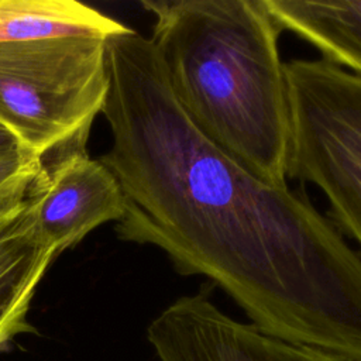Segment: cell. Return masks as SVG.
<instances>
[{
    "instance_id": "277c9868",
    "label": "cell",
    "mask_w": 361,
    "mask_h": 361,
    "mask_svg": "<svg viewBox=\"0 0 361 361\" xmlns=\"http://www.w3.org/2000/svg\"><path fill=\"white\" fill-rule=\"evenodd\" d=\"M289 97L286 178L319 188L327 219L361 257V76L323 58L283 62Z\"/></svg>"
},
{
    "instance_id": "8992f818",
    "label": "cell",
    "mask_w": 361,
    "mask_h": 361,
    "mask_svg": "<svg viewBox=\"0 0 361 361\" xmlns=\"http://www.w3.org/2000/svg\"><path fill=\"white\" fill-rule=\"evenodd\" d=\"M87 138L52 152L28 185V202L44 238L61 251L124 216V196L110 169L86 152Z\"/></svg>"
},
{
    "instance_id": "30bf717a",
    "label": "cell",
    "mask_w": 361,
    "mask_h": 361,
    "mask_svg": "<svg viewBox=\"0 0 361 361\" xmlns=\"http://www.w3.org/2000/svg\"><path fill=\"white\" fill-rule=\"evenodd\" d=\"M42 159L28 154L20 152L6 158H0V192L14 183L25 173L37 169Z\"/></svg>"
},
{
    "instance_id": "ba28073f",
    "label": "cell",
    "mask_w": 361,
    "mask_h": 361,
    "mask_svg": "<svg viewBox=\"0 0 361 361\" xmlns=\"http://www.w3.org/2000/svg\"><path fill=\"white\" fill-rule=\"evenodd\" d=\"M282 31L307 41L322 58L361 76V1L264 0Z\"/></svg>"
},
{
    "instance_id": "7a4b0ae2",
    "label": "cell",
    "mask_w": 361,
    "mask_h": 361,
    "mask_svg": "<svg viewBox=\"0 0 361 361\" xmlns=\"http://www.w3.org/2000/svg\"><path fill=\"white\" fill-rule=\"evenodd\" d=\"M149 38L189 123L264 182L286 185L282 32L264 0H144Z\"/></svg>"
},
{
    "instance_id": "5b68a950",
    "label": "cell",
    "mask_w": 361,
    "mask_h": 361,
    "mask_svg": "<svg viewBox=\"0 0 361 361\" xmlns=\"http://www.w3.org/2000/svg\"><path fill=\"white\" fill-rule=\"evenodd\" d=\"M213 288L178 298L149 323L147 338L159 361H350L231 319L213 303Z\"/></svg>"
},
{
    "instance_id": "9c48e42d",
    "label": "cell",
    "mask_w": 361,
    "mask_h": 361,
    "mask_svg": "<svg viewBox=\"0 0 361 361\" xmlns=\"http://www.w3.org/2000/svg\"><path fill=\"white\" fill-rule=\"evenodd\" d=\"M128 28L75 0H0V42L71 35L107 39Z\"/></svg>"
},
{
    "instance_id": "52a82bcc",
    "label": "cell",
    "mask_w": 361,
    "mask_h": 361,
    "mask_svg": "<svg viewBox=\"0 0 361 361\" xmlns=\"http://www.w3.org/2000/svg\"><path fill=\"white\" fill-rule=\"evenodd\" d=\"M38 168L0 192V350L16 336L34 331L27 313L58 254L41 234L27 196Z\"/></svg>"
},
{
    "instance_id": "3957f363",
    "label": "cell",
    "mask_w": 361,
    "mask_h": 361,
    "mask_svg": "<svg viewBox=\"0 0 361 361\" xmlns=\"http://www.w3.org/2000/svg\"><path fill=\"white\" fill-rule=\"evenodd\" d=\"M107 39L71 35L0 42V124L24 151L44 161L89 137L109 87Z\"/></svg>"
},
{
    "instance_id": "6da1fadb",
    "label": "cell",
    "mask_w": 361,
    "mask_h": 361,
    "mask_svg": "<svg viewBox=\"0 0 361 361\" xmlns=\"http://www.w3.org/2000/svg\"><path fill=\"white\" fill-rule=\"evenodd\" d=\"M99 159L124 196L120 240L159 248L183 276L227 293L258 330L361 361V257L309 199L261 180L178 106L149 38L106 41Z\"/></svg>"
},
{
    "instance_id": "8fae6325",
    "label": "cell",
    "mask_w": 361,
    "mask_h": 361,
    "mask_svg": "<svg viewBox=\"0 0 361 361\" xmlns=\"http://www.w3.org/2000/svg\"><path fill=\"white\" fill-rule=\"evenodd\" d=\"M20 152H27L23 149L18 140L10 133L3 124H0V158L16 155Z\"/></svg>"
}]
</instances>
